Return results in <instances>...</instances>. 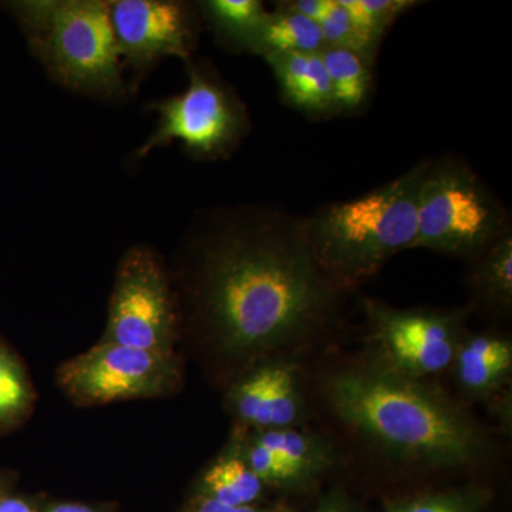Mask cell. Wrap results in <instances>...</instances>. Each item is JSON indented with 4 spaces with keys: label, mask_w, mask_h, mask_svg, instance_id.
<instances>
[{
    "label": "cell",
    "mask_w": 512,
    "mask_h": 512,
    "mask_svg": "<svg viewBox=\"0 0 512 512\" xmlns=\"http://www.w3.org/2000/svg\"><path fill=\"white\" fill-rule=\"evenodd\" d=\"M225 224L204 275L205 312L222 345L259 352L311 335L342 289L316 262L303 218L254 211Z\"/></svg>",
    "instance_id": "6da1fadb"
},
{
    "label": "cell",
    "mask_w": 512,
    "mask_h": 512,
    "mask_svg": "<svg viewBox=\"0 0 512 512\" xmlns=\"http://www.w3.org/2000/svg\"><path fill=\"white\" fill-rule=\"evenodd\" d=\"M323 394L346 426L402 460L453 468L487 454L483 427L446 394L377 363L336 370Z\"/></svg>",
    "instance_id": "7a4b0ae2"
},
{
    "label": "cell",
    "mask_w": 512,
    "mask_h": 512,
    "mask_svg": "<svg viewBox=\"0 0 512 512\" xmlns=\"http://www.w3.org/2000/svg\"><path fill=\"white\" fill-rule=\"evenodd\" d=\"M429 167L430 161H423L369 194L332 202L303 217L312 254L333 284L340 289L362 284L394 255L412 249Z\"/></svg>",
    "instance_id": "3957f363"
},
{
    "label": "cell",
    "mask_w": 512,
    "mask_h": 512,
    "mask_svg": "<svg viewBox=\"0 0 512 512\" xmlns=\"http://www.w3.org/2000/svg\"><path fill=\"white\" fill-rule=\"evenodd\" d=\"M35 55L63 86L94 96L123 90L109 3L37 0L12 5Z\"/></svg>",
    "instance_id": "277c9868"
},
{
    "label": "cell",
    "mask_w": 512,
    "mask_h": 512,
    "mask_svg": "<svg viewBox=\"0 0 512 512\" xmlns=\"http://www.w3.org/2000/svg\"><path fill=\"white\" fill-rule=\"evenodd\" d=\"M510 229L504 205L468 165L450 158L430 161L412 249L473 259Z\"/></svg>",
    "instance_id": "5b68a950"
},
{
    "label": "cell",
    "mask_w": 512,
    "mask_h": 512,
    "mask_svg": "<svg viewBox=\"0 0 512 512\" xmlns=\"http://www.w3.org/2000/svg\"><path fill=\"white\" fill-rule=\"evenodd\" d=\"M156 110V131L138 150V157L173 141H180L194 156L221 157L237 146L247 131V114L237 97L198 67L190 69L187 90L160 101Z\"/></svg>",
    "instance_id": "8992f818"
},
{
    "label": "cell",
    "mask_w": 512,
    "mask_h": 512,
    "mask_svg": "<svg viewBox=\"0 0 512 512\" xmlns=\"http://www.w3.org/2000/svg\"><path fill=\"white\" fill-rule=\"evenodd\" d=\"M366 315L382 362L377 365L421 380L453 365L463 312L403 311L366 299Z\"/></svg>",
    "instance_id": "52a82bcc"
},
{
    "label": "cell",
    "mask_w": 512,
    "mask_h": 512,
    "mask_svg": "<svg viewBox=\"0 0 512 512\" xmlns=\"http://www.w3.org/2000/svg\"><path fill=\"white\" fill-rule=\"evenodd\" d=\"M173 322V303L163 269L150 252L133 249L117 276L106 342L164 352Z\"/></svg>",
    "instance_id": "ba28073f"
},
{
    "label": "cell",
    "mask_w": 512,
    "mask_h": 512,
    "mask_svg": "<svg viewBox=\"0 0 512 512\" xmlns=\"http://www.w3.org/2000/svg\"><path fill=\"white\" fill-rule=\"evenodd\" d=\"M171 375L170 359L160 350L104 342L67 363L60 383L80 402L109 403L158 393Z\"/></svg>",
    "instance_id": "9c48e42d"
},
{
    "label": "cell",
    "mask_w": 512,
    "mask_h": 512,
    "mask_svg": "<svg viewBox=\"0 0 512 512\" xmlns=\"http://www.w3.org/2000/svg\"><path fill=\"white\" fill-rule=\"evenodd\" d=\"M111 26L121 59L148 69L165 57L188 59L197 35L191 6L173 0H114Z\"/></svg>",
    "instance_id": "30bf717a"
},
{
    "label": "cell",
    "mask_w": 512,
    "mask_h": 512,
    "mask_svg": "<svg viewBox=\"0 0 512 512\" xmlns=\"http://www.w3.org/2000/svg\"><path fill=\"white\" fill-rule=\"evenodd\" d=\"M264 59L289 106L311 117L336 114L328 70L320 53H275Z\"/></svg>",
    "instance_id": "8fae6325"
},
{
    "label": "cell",
    "mask_w": 512,
    "mask_h": 512,
    "mask_svg": "<svg viewBox=\"0 0 512 512\" xmlns=\"http://www.w3.org/2000/svg\"><path fill=\"white\" fill-rule=\"evenodd\" d=\"M453 365L464 392L471 396L493 393L511 375V340L494 333L463 338L458 345Z\"/></svg>",
    "instance_id": "7c38bea8"
},
{
    "label": "cell",
    "mask_w": 512,
    "mask_h": 512,
    "mask_svg": "<svg viewBox=\"0 0 512 512\" xmlns=\"http://www.w3.org/2000/svg\"><path fill=\"white\" fill-rule=\"evenodd\" d=\"M319 23L305 18L286 5L279 3L274 12H268L258 35L254 53L268 56L275 53H320L325 49Z\"/></svg>",
    "instance_id": "4fadbf2b"
},
{
    "label": "cell",
    "mask_w": 512,
    "mask_h": 512,
    "mask_svg": "<svg viewBox=\"0 0 512 512\" xmlns=\"http://www.w3.org/2000/svg\"><path fill=\"white\" fill-rule=\"evenodd\" d=\"M320 55L328 70L336 114L362 109L372 89V57L342 47H325Z\"/></svg>",
    "instance_id": "5bb4252c"
},
{
    "label": "cell",
    "mask_w": 512,
    "mask_h": 512,
    "mask_svg": "<svg viewBox=\"0 0 512 512\" xmlns=\"http://www.w3.org/2000/svg\"><path fill=\"white\" fill-rule=\"evenodd\" d=\"M215 35L235 50L254 53L256 35L268 15L259 0H208L201 3Z\"/></svg>",
    "instance_id": "9a60e30c"
},
{
    "label": "cell",
    "mask_w": 512,
    "mask_h": 512,
    "mask_svg": "<svg viewBox=\"0 0 512 512\" xmlns=\"http://www.w3.org/2000/svg\"><path fill=\"white\" fill-rule=\"evenodd\" d=\"M470 282L481 302L501 311L512 305V231L505 232L471 259Z\"/></svg>",
    "instance_id": "2e32d148"
},
{
    "label": "cell",
    "mask_w": 512,
    "mask_h": 512,
    "mask_svg": "<svg viewBox=\"0 0 512 512\" xmlns=\"http://www.w3.org/2000/svg\"><path fill=\"white\" fill-rule=\"evenodd\" d=\"M256 441L285 460L299 478L318 473L332 464L325 441L296 429L264 430Z\"/></svg>",
    "instance_id": "e0dca14e"
},
{
    "label": "cell",
    "mask_w": 512,
    "mask_h": 512,
    "mask_svg": "<svg viewBox=\"0 0 512 512\" xmlns=\"http://www.w3.org/2000/svg\"><path fill=\"white\" fill-rule=\"evenodd\" d=\"M204 483L212 500L231 507L249 505L262 490V481L237 457L217 461L205 474Z\"/></svg>",
    "instance_id": "ac0fdd59"
},
{
    "label": "cell",
    "mask_w": 512,
    "mask_h": 512,
    "mask_svg": "<svg viewBox=\"0 0 512 512\" xmlns=\"http://www.w3.org/2000/svg\"><path fill=\"white\" fill-rule=\"evenodd\" d=\"M357 26V29L379 46L390 26L406 10L414 8L413 0H339Z\"/></svg>",
    "instance_id": "d6986e66"
},
{
    "label": "cell",
    "mask_w": 512,
    "mask_h": 512,
    "mask_svg": "<svg viewBox=\"0 0 512 512\" xmlns=\"http://www.w3.org/2000/svg\"><path fill=\"white\" fill-rule=\"evenodd\" d=\"M272 383L274 363L261 367L239 384L235 392V407L242 420L261 429H269Z\"/></svg>",
    "instance_id": "ffe728a7"
},
{
    "label": "cell",
    "mask_w": 512,
    "mask_h": 512,
    "mask_svg": "<svg viewBox=\"0 0 512 512\" xmlns=\"http://www.w3.org/2000/svg\"><path fill=\"white\" fill-rule=\"evenodd\" d=\"M30 392L18 360L0 345V424L12 423L29 406Z\"/></svg>",
    "instance_id": "44dd1931"
},
{
    "label": "cell",
    "mask_w": 512,
    "mask_h": 512,
    "mask_svg": "<svg viewBox=\"0 0 512 512\" xmlns=\"http://www.w3.org/2000/svg\"><path fill=\"white\" fill-rule=\"evenodd\" d=\"M322 29L326 47H342V49L355 50L369 57L375 56L377 45L369 39L355 25L348 10L335 0L333 9L328 16L319 23Z\"/></svg>",
    "instance_id": "7402d4cb"
},
{
    "label": "cell",
    "mask_w": 512,
    "mask_h": 512,
    "mask_svg": "<svg viewBox=\"0 0 512 512\" xmlns=\"http://www.w3.org/2000/svg\"><path fill=\"white\" fill-rule=\"evenodd\" d=\"M245 463L262 483H292L299 480L298 474L285 460L256 440L249 448L248 460Z\"/></svg>",
    "instance_id": "603a6c76"
},
{
    "label": "cell",
    "mask_w": 512,
    "mask_h": 512,
    "mask_svg": "<svg viewBox=\"0 0 512 512\" xmlns=\"http://www.w3.org/2000/svg\"><path fill=\"white\" fill-rule=\"evenodd\" d=\"M470 495L434 494L393 505L389 512H474Z\"/></svg>",
    "instance_id": "cb8c5ba5"
},
{
    "label": "cell",
    "mask_w": 512,
    "mask_h": 512,
    "mask_svg": "<svg viewBox=\"0 0 512 512\" xmlns=\"http://www.w3.org/2000/svg\"><path fill=\"white\" fill-rule=\"evenodd\" d=\"M286 5L301 13L305 18L320 23L333 9L335 0H293V2H286Z\"/></svg>",
    "instance_id": "d4e9b609"
},
{
    "label": "cell",
    "mask_w": 512,
    "mask_h": 512,
    "mask_svg": "<svg viewBox=\"0 0 512 512\" xmlns=\"http://www.w3.org/2000/svg\"><path fill=\"white\" fill-rule=\"evenodd\" d=\"M198 512H256L254 508L249 505H242V507H231V505H225L218 503V501L212 500L208 497L202 501Z\"/></svg>",
    "instance_id": "484cf974"
},
{
    "label": "cell",
    "mask_w": 512,
    "mask_h": 512,
    "mask_svg": "<svg viewBox=\"0 0 512 512\" xmlns=\"http://www.w3.org/2000/svg\"><path fill=\"white\" fill-rule=\"evenodd\" d=\"M0 512H35L20 498H0Z\"/></svg>",
    "instance_id": "4316f807"
},
{
    "label": "cell",
    "mask_w": 512,
    "mask_h": 512,
    "mask_svg": "<svg viewBox=\"0 0 512 512\" xmlns=\"http://www.w3.org/2000/svg\"><path fill=\"white\" fill-rule=\"evenodd\" d=\"M49 512H93V511L90 510L89 507H86V505L62 504V505H57V507L53 508V510H50Z\"/></svg>",
    "instance_id": "83f0119b"
},
{
    "label": "cell",
    "mask_w": 512,
    "mask_h": 512,
    "mask_svg": "<svg viewBox=\"0 0 512 512\" xmlns=\"http://www.w3.org/2000/svg\"><path fill=\"white\" fill-rule=\"evenodd\" d=\"M319 512H342V511H340L338 507H326V508H323V510H320Z\"/></svg>",
    "instance_id": "f1b7e54d"
}]
</instances>
